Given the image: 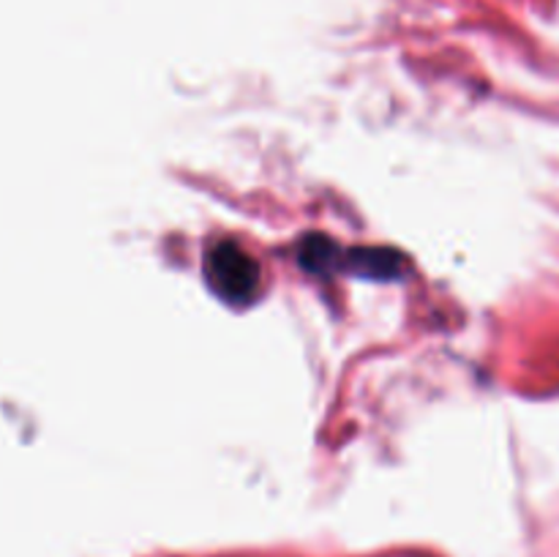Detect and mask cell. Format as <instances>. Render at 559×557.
Wrapping results in <instances>:
<instances>
[{"mask_svg":"<svg viewBox=\"0 0 559 557\" xmlns=\"http://www.w3.org/2000/svg\"><path fill=\"white\" fill-rule=\"evenodd\" d=\"M207 276L213 289L227 300H249L257 289V265L235 246H218L207 257Z\"/></svg>","mask_w":559,"mask_h":557,"instance_id":"6da1fadb","label":"cell"}]
</instances>
